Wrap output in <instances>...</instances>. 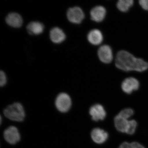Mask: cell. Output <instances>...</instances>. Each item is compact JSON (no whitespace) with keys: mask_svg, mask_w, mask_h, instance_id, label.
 Wrapping results in <instances>:
<instances>
[{"mask_svg":"<svg viewBox=\"0 0 148 148\" xmlns=\"http://www.w3.org/2000/svg\"><path fill=\"white\" fill-rule=\"evenodd\" d=\"M115 65L118 69L124 71L143 72L148 69V63L135 57L128 51H120L116 54Z\"/></svg>","mask_w":148,"mask_h":148,"instance_id":"cell-1","label":"cell"},{"mask_svg":"<svg viewBox=\"0 0 148 148\" xmlns=\"http://www.w3.org/2000/svg\"><path fill=\"white\" fill-rule=\"evenodd\" d=\"M5 116L14 121H21L25 117L24 108L20 103H15L9 106L4 110Z\"/></svg>","mask_w":148,"mask_h":148,"instance_id":"cell-2","label":"cell"},{"mask_svg":"<svg viewBox=\"0 0 148 148\" xmlns=\"http://www.w3.org/2000/svg\"><path fill=\"white\" fill-rule=\"evenodd\" d=\"M55 104L58 111L61 112H66L71 108V100L67 93L62 92L57 96Z\"/></svg>","mask_w":148,"mask_h":148,"instance_id":"cell-3","label":"cell"},{"mask_svg":"<svg viewBox=\"0 0 148 148\" xmlns=\"http://www.w3.org/2000/svg\"><path fill=\"white\" fill-rule=\"evenodd\" d=\"M67 16L70 22L79 24L82 22L85 15L81 8L78 7H75L69 9L67 12Z\"/></svg>","mask_w":148,"mask_h":148,"instance_id":"cell-4","label":"cell"},{"mask_svg":"<svg viewBox=\"0 0 148 148\" xmlns=\"http://www.w3.org/2000/svg\"><path fill=\"white\" fill-rule=\"evenodd\" d=\"M98 54L99 59L105 64H110L113 59L112 51L109 45L101 46L98 49Z\"/></svg>","mask_w":148,"mask_h":148,"instance_id":"cell-5","label":"cell"},{"mask_svg":"<svg viewBox=\"0 0 148 148\" xmlns=\"http://www.w3.org/2000/svg\"><path fill=\"white\" fill-rule=\"evenodd\" d=\"M4 137L6 142L9 144H16L20 139V135L18 129L14 126H10L5 130Z\"/></svg>","mask_w":148,"mask_h":148,"instance_id":"cell-6","label":"cell"},{"mask_svg":"<svg viewBox=\"0 0 148 148\" xmlns=\"http://www.w3.org/2000/svg\"><path fill=\"white\" fill-rule=\"evenodd\" d=\"M139 86V81L134 77L125 79L121 84L122 89L123 92L127 94H130L134 90H138Z\"/></svg>","mask_w":148,"mask_h":148,"instance_id":"cell-7","label":"cell"},{"mask_svg":"<svg viewBox=\"0 0 148 148\" xmlns=\"http://www.w3.org/2000/svg\"><path fill=\"white\" fill-rule=\"evenodd\" d=\"M89 114L92 117V120L95 121L103 120L106 116V112L105 109L100 104H95L92 106L89 110Z\"/></svg>","mask_w":148,"mask_h":148,"instance_id":"cell-8","label":"cell"},{"mask_svg":"<svg viewBox=\"0 0 148 148\" xmlns=\"http://www.w3.org/2000/svg\"><path fill=\"white\" fill-rule=\"evenodd\" d=\"M91 138L95 143L101 144L105 143L108 138V134L105 130L99 128L92 130L91 133Z\"/></svg>","mask_w":148,"mask_h":148,"instance_id":"cell-9","label":"cell"},{"mask_svg":"<svg viewBox=\"0 0 148 148\" xmlns=\"http://www.w3.org/2000/svg\"><path fill=\"white\" fill-rule=\"evenodd\" d=\"M106 14V9L102 6H97L90 11L91 19L96 22H101L104 20Z\"/></svg>","mask_w":148,"mask_h":148,"instance_id":"cell-10","label":"cell"},{"mask_svg":"<svg viewBox=\"0 0 148 148\" xmlns=\"http://www.w3.org/2000/svg\"><path fill=\"white\" fill-rule=\"evenodd\" d=\"M87 38L89 42L92 45H99L103 41V34L100 30L93 29L88 33Z\"/></svg>","mask_w":148,"mask_h":148,"instance_id":"cell-11","label":"cell"},{"mask_svg":"<svg viewBox=\"0 0 148 148\" xmlns=\"http://www.w3.org/2000/svg\"><path fill=\"white\" fill-rule=\"evenodd\" d=\"M6 23L10 27L14 28H19L23 24V19L18 13H11L6 18Z\"/></svg>","mask_w":148,"mask_h":148,"instance_id":"cell-12","label":"cell"},{"mask_svg":"<svg viewBox=\"0 0 148 148\" xmlns=\"http://www.w3.org/2000/svg\"><path fill=\"white\" fill-rule=\"evenodd\" d=\"M50 38L53 42L60 43L65 40L66 36L63 30L58 27H54L51 30Z\"/></svg>","mask_w":148,"mask_h":148,"instance_id":"cell-13","label":"cell"},{"mask_svg":"<svg viewBox=\"0 0 148 148\" xmlns=\"http://www.w3.org/2000/svg\"><path fill=\"white\" fill-rule=\"evenodd\" d=\"M44 29L43 24L38 21L30 22L27 27V31L31 35H39L42 33Z\"/></svg>","mask_w":148,"mask_h":148,"instance_id":"cell-14","label":"cell"},{"mask_svg":"<svg viewBox=\"0 0 148 148\" xmlns=\"http://www.w3.org/2000/svg\"><path fill=\"white\" fill-rule=\"evenodd\" d=\"M114 122L115 126L118 131L121 132H126L128 123L127 119L118 114L115 117Z\"/></svg>","mask_w":148,"mask_h":148,"instance_id":"cell-15","label":"cell"},{"mask_svg":"<svg viewBox=\"0 0 148 148\" xmlns=\"http://www.w3.org/2000/svg\"><path fill=\"white\" fill-rule=\"evenodd\" d=\"M134 3L133 0H119L117 3V8L122 12H126Z\"/></svg>","mask_w":148,"mask_h":148,"instance_id":"cell-16","label":"cell"},{"mask_svg":"<svg viewBox=\"0 0 148 148\" xmlns=\"http://www.w3.org/2000/svg\"><path fill=\"white\" fill-rule=\"evenodd\" d=\"M137 126V123L135 120L128 121V125L125 133L129 135H133L135 132Z\"/></svg>","mask_w":148,"mask_h":148,"instance_id":"cell-17","label":"cell"},{"mask_svg":"<svg viewBox=\"0 0 148 148\" xmlns=\"http://www.w3.org/2000/svg\"><path fill=\"white\" fill-rule=\"evenodd\" d=\"M133 114H134V111L132 109L126 108L121 111L120 112L119 114V115L125 119H127L130 117L132 116Z\"/></svg>","mask_w":148,"mask_h":148,"instance_id":"cell-18","label":"cell"},{"mask_svg":"<svg viewBox=\"0 0 148 148\" xmlns=\"http://www.w3.org/2000/svg\"><path fill=\"white\" fill-rule=\"evenodd\" d=\"M0 85L1 86H4L7 82V78L4 72L1 71L0 73Z\"/></svg>","mask_w":148,"mask_h":148,"instance_id":"cell-19","label":"cell"},{"mask_svg":"<svg viewBox=\"0 0 148 148\" xmlns=\"http://www.w3.org/2000/svg\"><path fill=\"white\" fill-rule=\"evenodd\" d=\"M139 4L143 9L148 11V0H140Z\"/></svg>","mask_w":148,"mask_h":148,"instance_id":"cell-20","label":"cell"},{"mask_svg":"<svg viewBox=\"0 0 148 148\" xmlns=\"http://www.w3.org/2000/svg\"><path fill=\"white\" fill-rule=\"evenodd\" d=\"M131 148H145L144 146L137 142H133L131 143Z\"/></svg>","mask_w":148,"mask_h":148,"instance_id":"cell-21","label":"cell"},{"mask_svg":"<svg viewBox=\"0 0 148 148\" xmlns=\"http://www.w3.org/2000/svg\"><path fill=\"white\" fill-rule=\"evenodd\" d=\"M119 148H131V144L127 142H124L121 144Z\"/></svg>","mask_w":148,"mask_h":148,"instance_id":"cell-22","label":"cell"}]
</instances>
